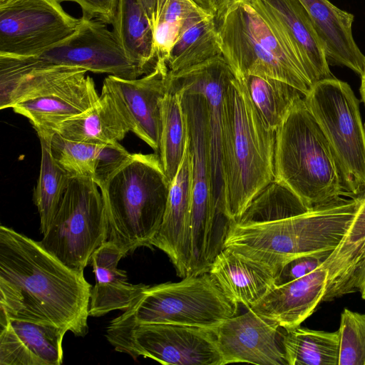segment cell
Masks as SVG:
<instances>
[{
  "label": "cell",
  "mask_w": 365,
  "mask_h": 365,
  "mask_svg": "<svg viewBox=\"0 0 365 365\" xmlns=\"http://www.w3.org/2000/svg\"><path fill=\"white\" fill-rule=\"evenodd\" d=\"M91 285L39 243L0 227V309L8 317L51 324L84 336Z\"/></svg>",
  "instance_id": "6da1fadb"
},
{
  "label": "cell",
  "mask_w": 365,
  "mask_h": 365,
  "mask_svg": "<svg viewBox=\"0 0 365 365\" xmlns=\"http://www.w3.org/2000/svg\"><path fill=\"white\" fill-rule=\"evenodd\" d=\"M275 136L235 74L224 93L221 160L225 212L232 222L274 180Z\"/></svg>",
  "instance_id": "7a4b0ae2"
},
{
  "label": "cell",
  "mask_w": 365,
  "mask_h": 365,
  "mask_svg": "<svg viewBox=\"0 0 365 365\" xmlns=\"http://www.w3.org/2000/svg\"><path fill=\"white\" fill-rule=\"evenodd\" d=\"M359 203V197H340L291 217L247 225L231 223L224 247L277 272L298 257L334 250L350 226Z\"/></svg>",
  "instance_id": "3957f363"
},
{
  "label": "cell",
  "mask_w": 365,
  "mask_h": 365,
  "mask_svg": "<svg viewBox=\"0 0 365 365\" xmlns=\"http://www.w3.org/2000/svg\"><path fill=\"white\" fill-rule=\"evenodd\" d=\"M170 182L158 154L133 153L99 187L108 240L125 257L151 242L163 222Z\"/></svg>",
  "instance_id": "277c9868"
},
{
  "label": "cell",
  "mask_w": 365,
  "mask_h": 365,
  "mask_svg": "<svg viewBox=\"0 0 365 365\" xmlns=\"http://www.w3.org/2000/svg\"><path fill=\"white\" fill-rule=\"evenodd\" d=\"M222 55L235 74L270 77L304 96L312 85L285 30L260 0L232 8L217 26Z\"/></svg>",
  "instance_id": "5b68a950"
},
{
  "label": "cell",
  "mask_w": 365,
  "mask_h": 365,
  "mask_svg": "<svg viewBox=\"0 0 365 365\" xmlns=\"http://www.w3.org/2000/svg\"><path fill=\"white\" fill-rule=\"evenodd\" d=\"M274 180L309 207L343 196L331 148L304 96L294 101L276 130Z\"/></svg>",
  "instance_id": "8992f818"
},
{
  "label": "cell",
  "mask_w": 365,
  "mask_h": 365,
  "mask_svg": "<svg viewBox=\"0 0 365 365\" xmlns=\"http://www.w3.org/2000/svg\"><path fill=\"white\" fill-rule=\"evenodd\" d=\"M180 93L192 159L190 274L208 272L224 248L232 222L216 204L212 187L207 103L200 93Z\"/></svg>",
  "instance_id": "52a82bcc"
},
{
  "label": "cell",
  "mask_w": 365,
  "mask_h": 365,
  "mask_svg": "<svg viewBox=\"0 0 365 365\" xmlns=\"http://www.w3.org/2000/svg\"><path fill=\"white\" fill-rule=\"evenodd\" d=\"M209 272L148 287L108 327L173 324L214 329L238 313Z\"/></svg>",
  "instance_id": "ba28073f"
},
{
  "label": "cell",
  "mask_w": 365,
  "mask_h": 365,
  "mask_svg": "<svg viewBox=\"0 0 365 365\" xmlns=\"http://www.w3.org/2000/svg\"><path fill=\"white\" fill-rule=\"evenodd\" d=\"M304 98L329 144L343 196L359 197L365 192V128L359 99L347 83L334 77L314 83Z\"/></svg>",
  "instance_id": "9c48e42d"
},
{
  "label": "cell",
  "mask_w": 365,
  "mask_h": 365,
  "mask_svg": "<svg viewBox=\"0 0 365 365\" xmlns=\"http://www.w3.org/2000/svg\"><path fill=\"white\" fill-rule=\"evenodd\" d=\"M108 232L98 186L91 179L73 178L39 243L67 267L83 273L93 253L108 240Z\"/></svg>",
  "instance_id": "30bf717a"
},
{
  "label": "cell",
  "mask_w": 365,
  "mask_h": 365,
  "mask_svg": "<svg viewBox=\"0 0 365 365\" xmlns=\"http://www.w3.org/2000/svg\"><path fill=\"white\" fill-rule=\"evenodd\" d=\"M115 351L172 365H224L212 330L173 324L108 327Z\"/></svg>",
  "instance_id": "8fae6325"
},
{
  "label": "cell",
  "mask_w": 365,
  "mask_h": 365,
  "mask_svg": "<svg viewBox=\"0 0 365 365\" xmlns=\"http://www.w3.org/2000/svg\"><path fill=\"white\" fill-rule=\"evenodd\" d=\"M63 0H15L0 4V55L37 56L73 34L81 22Z\"/></svg>",
  "instance_id": "7c38bea8"
},
{
  "label": "cell",
  "mask_w": 365,
  "mask_h": 365,
  "mask_svg": "<svg viewBox=\"0 0 365 365\" xmlns=\"http://www.w3.org/2000/svg\"><path fill=\"white\" fill-rule=\"evenodd\" d=\"M87 71L74 67L24 96L11 107L26 118L38 138H52L63 122L89 109L98 99Z\"/></svg>",
  "instance_id": "4fadbf2b"
},
{
  "label": "cell",
  "mask_w": 365,
  "mask_h": 365,
  "mask_svg": "<svg viewBox=\"0 0 365 365\" xmlns=\"http://www.w3.org/2000/svg\"><path fill=\"white\" fill-rule=\"evenodd\" d=\"M33 56L49 63L126 79H135L143 75L128 57L113 31L96 19L81 17V22L73 34Z\"/></svg>",
  "instance_id": "5bb4252c"
},
{
  "label": "cell",
  "mask_w": 365,
  "mask_h": 365,
  "mask_svg": "<svg viewBox=\"0 0 365 365\" xmlns=\"http://www.w3.org/2000/svg\"><path fill=\"white\" fill-rule=\"evenodd\" d=\"M234 76L227 61L219 55L177 73L168 71L167 79L168 90L200 93L207 101L212 194L224 212L221 168L223 101L226 86Z\"/></svg>",
  "instance_id": "9a60e30c"
},
{
  "label": "cell",
  "mask_w": 365,
  "mask_h": 365,
  "mask_svg": "<svg viewBox=\"0 0 365 365\" xmlns=\"http://www.w3.org/2000/svg\"><path fill=\"white\" fill-rule=\"evenodd\" d=\"M168 68L157 61L150 73L135 79L108 75L102 92L113 98L130 130L157 153L161 130V101L167 91Z\"/></svg>",
  "instance_id": "2e32d148"
},
{
  "label": "cell",
  "mask_w": 365,
  "mask_h": 365,
  "mask_svg": "<svg viewBox=\"0 0 365 365\" xmlns=\"http://www.w3.org/2000/svg\"><path fill=\"white\" fill-rule=\"evenodd\" d=\"M281 328L248 309L224 321L212 331L224 365H288L283 344L284 331Z\"/></svg>",
  "instance_id": "e0dca14e"
},
{
  "label": "cell",
  "mask_w": 365,
  "mask_h": 365,
  "mask_svg": "<svg viewBox=\"0 0 365 365\" xmlns=\"http://www.w3.org/2000/svg\"><path fill=\"white\" fill-rule=\"evenodd\" d=\"M191 204L192 159L188 137L181 164L170 185L163 222L151 242L152 247L168 256L182 278L190 275Z\"/></svg>",
  "instance_id": "ac0fdd59"
},
{
  "label": "cell",
  "mask_w": 365,
  "mask_h": 365,
  "mask_svg": "<svg viewBox=\"0 0 365 365\" xmlns=\"http://www.w3.org/2000/svg\"><path fill=\"white\" fill-rule=\"evenodd\" d=\"M0 365H60L66 329L13 319L1 312Z\"/></svg>",
  "instance_id": "d6986e66"
},
{
  "label": "cell",
  "mask_w": 365,
  "mask_h": 365,
  "mask_svg": "<svg viewBox=\"0 0 365 365\" xmlns=\"http://www.w3.org/2000/svg\"><path fill=\"white\" fill-rule=\"evenodd\" d=\"M328 270L319 267L311 273L276 287L251 309L284 329L300 324L322 302Z\"/></svg>",
  "instance_id": "ffe728a7"
},
{
  "label": "cell",
  "mask_w": 365,
  "mask_h": 365,
  "mask_svg": "<svg viewBox=\"0 0 365 365\" xmlns=\"http://www.w3.org/2000/svg\"><path fill=\"white\" fill-rule=\"evenodd\" d=\"M208 272L230 299L248 309L276 287L274 268L228 247L216 256Z\"/></svg>",
  "instance_id": "44dd1931"
},
{
  "label": "cell",
  "mask_w": 365,
  "mask_h": 365,
  "mask_svg": "<svg viewBox=\"0 0 365 365\" xmlns=\"http://www.w3.org/2000/svg\"><path fill=\"white\" fill-rule=\"evenodd\" d=\"M298 1L324 43L329 63L346 66L361 76L365 70V56L353 36L354 15L329 0Z\"/></svg>",
  "instance_id": "7402d4cb"
},
{
  "label": "cell",
  "mask_w": 365,
  "mask_h": 365,
  "mask_svg": "<svg viewBox=\"0 0 365 365\" xmlns=\"http://www.w3.org/2000/svg\"><path fill=\"white\" fill-rule=\"evenodd\" d=\"M123 253L113 243L106 241L91 255L96 284L91 288L89 316L101 317L116 309L125 311L149 286L132 284L125 271L118 264Z\"/></svg>",
  "instance_id": "603a6c76"
},
{
  "label": "cell",
  "mask_w": 365,
  "mask_h": 365,
  "mask_svg": "<svg viewBox=\"0 0 365 365\" xmlns=\"http://www.w3.org/2000/svg\"><path fill=\"white\" fill-rule=\"evenodd\" d=\"M51 152L71 178L91 179L98 187L131 155L120 143L96 145L73 141L56 133L51 139Z\"/></svg>",
  "instance_id": "cb8c5ba5"
},
{
  "label": "cell",
  "mask_w": 365,
  "mask_h": 365,
  "mask_svg": "<svg viewBox=\"0 0 365 365\" xmlns=\"http://www.w3.org/2000/svg\"><path fill=\"white\" fill-rule=\"evenodd\" d=\"M359 197L356 215L337 247L322 264L328 275L322 302L356 292L365 267V192Z\"/></svg>",
  "instance_id": "d4e9b609"
},
{
  "label": "cell",
  "mask_w": 365,
  "mask_h": 365,
  "mask_svg": "<svg viewBox=\"0 0 365 365\" xmlns=\"http://www.w3.org/2000/svg\"><path fill=\"white\" fill-rule=\"evenodd\" d=\"M277 19L294 45L313 86L334 77L322 41L298 0H260Z\"/></svg>",
  "instance_id": "484cf974"
},
{
  "label": "cell",
  "mask_w": 365,
  "mask_h": 365,
  "mask_svg": "<svg viewBox=\"0 0 365 365\" xmlns=\"http://www.w3.org/2000/svg\"><path fill=\"white\" fill-rule=\"evenodd\" d=\"M130 131L113 98L101 91L89 109L61 123L56 133L73 141L109 145L120 143Z\"/></svg>",
  "instance_id": "4316f807"
},
{
  "label": "cell",
  "mask_w": 365,
  "mask_h": 365,
  "mask_svg": "<svg viewBox=\"0 0 365 365\" xmlns=\"http://www.w3.org/2000/svg\"><path fill=\"white\" fill-rule=\"evenodd\" d=\"M222 55L217 25L213 15L199 9L185 21L166 64L177 73Z\"/></svg>",
  "instance_id": "83f0119b"
},
{
  "label": "cell",
  "mask_w": 365,
  "mask_h": 365,
  "mask_svg": "<svg viewBox=\"0 0 365 365\" xmlns=\"http://www.w3.org/2000/svg\"><path fill=\"white\" fill-rule=\"evenodd\" d=\"M112 26L113 32L130 61L143 75L152 71L157 63L153 26L140 0H118Z\"/></svg>",
  "instance_id": "f1b7e54d"
},
{
  "label": "cell",
  "mask_w": 365,
  "mask_h": 365,
  "mask_svg": "<svg viewBox=\"0 0 365 365\" xmlns=\"http://www.w3.org/2000/svg\"><path fill=\"white\" fill-rule=\"evenodd\" d=\"M187 139V124L180 93L167 88L161 101V130L158 154L170 183L181 164Z\"/></svg>",
  "instance_id": "f546056e"
},
{
  "label": "cell",
  "mask_w": 365,
  "mask_h": 365,
  "mask_svg": "<svg viewBox=\"0 0 365 365\" xmlns=\"http://www.w3.org/2000/svg\"><path fill=\"white\" fill-rule=\"evenodd\" d=\"M339 331L329 332L300 326L284 330L283 344L288 365H339Z\"/></svg>",
  "instance_id": "4dcf8cb0"
},
{
  "label": "cell",
  "mask_w": 365,
  "mask_h": 365,
  "mask_svg": "<svg viewBox=\"0 0 365 365\" xmlns=\"http://www.w3.org/2000/svg\"><path fill=\"white\" fill-rule=\"evenodd\" d=\"M51 138L40 137L41 160L34 201L40 216V230L43 235L53 220L71 178L55 161L51 152Z\"/></svg>",
  "instance_id": "1f68e13d"
},
{
  "label": "cell",
  "mask_w": 365,
  "mask_h": 365,
  "mask_svg": "<svg viewBox=\"0 0 365 365\" xmlns=\"http://www.w3.org/2000/svg\"><path fill=\"white\" fill-rule=\"evenodd\" d=\"M240 76L258 112L275 131L294 101L304 96L296 88L278 79L255 75Z\"/></svg>",
  "instance_id": "d6a6232c"
},
{
  "label": "cell",
  "mask_w": 365,
  "mask_h": 365,
  "mask_svg": "<svg viewBox=\"0 0 365 365\" xmlns=\"http://www.w3.org/2000/svg\"><path fill=\"white\" fill-rule=\"evenodd\" d=\"M311 208L287 187L273 180L232 223L247 225L265 222L299 215Z\"/></svg>",
  "instance_id": "836d02e7"
},
{
  "label": "cell",
  "mask_w": 365,
  "mask_h": 365,
  "mask_svg": "<svg viewBox=\"0 0 365 365\" xmlns=\"http://www.w3.org/2000/svg\"><path fill=\"white\" fill-rule=\"evenodd\" d=\"M200 8L192 0H163L153 27L157 61L167 62L185 20Z\"/></svg>",
  "instance_id": "e575fe53"
},
{
  "label": "cell",
  "mask_w": 365,
  "mask_h": 365,
  "mask_svg": "<svg viewBox=\"0 0 365 365\" xmlns=\"http://www.w3.org/2000/svg\"><path fill=\"white\" fill-rule=\"evenodd\" d=\"M338 331L339 365H365V314L344 309Z\"/></svg>",
  "instance_id": "d590c367"
},
{
  "label": "cell",
  "mask_w": 365,
  "mask_h": 365,
  "mask_svg": "<svg viewBox=\"0 0 365 365\" xmlns=\"http://www.w3.org/2000/svg\"><path fill=\"white\" fill-rule=\"evenodd\" d=\"M332 252L333 250H327L306 255L288 262L277 272L276 287L283 285L311 273L321 267Z\"/></svg>",
  "instance_id": "8d00e7d4"
},
{
  "label": "cell",
  "mask_w": 365,
  "mask_h": 365,
  "mask_svg": "<svg viewBox=\"0 0 365 365\" xmlns=\"http://www.w3.org/2000/svg\"><path fill=\"white\" fill-rule=\"evenodd\" d=\"M76 2L82 10V17L98 19L106 24L113 22L118 0H69Z\"/></svg>",
  "instance_id": "74e56055"
},
{
  "label": "cell",
  "mask_w": 365,
  "mask_h": 365,
  "mask_svg": "<svg viewBox=\"0 0 365 365\" xmlns=\"http://www.w3.org/2000/svg\"><path fill=\"white\" fill-rule=\"evenodd\" d=\"M246 0H215V19L218 25L227 14L236 5L245 2Z\"/></svg>",
  "instance_id": "f35d334b"
},
{
  "label": "cell",
  "mask_w": 365,
  "mask_h": 365,
  "mask_svg": "<svg viewBox=\"0 0 365 365\" xmlns=\"http://www.w3.org/2000/svg\"><path fill=\"white\" fill-rule=\"evenodd\" d=\"M163 0H140L145 12L154 27Z\"/></svg>",
  "instance_id": "ab89813d"
},
{
  "label": "cell",
  "mask_w": 365,
  "mask_h": 365,
  "mask_svg": "<svg viewBox=\"0 0 365 365\" xmlns=\"http://www.w3.org/2000/svg\"><path fill=\"white\" fill-rule=\"evenodd\" d=\"M200 8L215 17V0H192Z\"/></svg>",
  "instance_id": "60d3db41"
},
{
  "label": "cell",
  "mask_w": 365,
  "mask_h": 365,
  "mask_svg": "<svg viewBox=\"0 0 365 365\" xmlns=\"http://www.w3.org/2000/svg\"><path fill=\"white\" fill-rule=\"evenodd\" d=\"M356 291L361 293V297L365 299V267L362 270L356 284Z\"/></svg>",
  "instance_id": "b9f144b4"
},
{
  "label": "cell",
  "mask_w": 365,
  "mask_h": 365,
  "mask_svg": "<svg viewBox=\"0 0 365 365\" xmlns=\"http://www.w3.org/2000/svg\"><path fill=\"white\" fill-rule=\"evenodd\" d=\"M360 93L361 96V100L365 106V70L361 76Z\"/></svg>",
  "instance_id": "7bdbcfd3"
},
{
  "label": "cell",
  "mask_w": 365,
  "mask_h": 365,
  "mask_svg": "<svg viewBox=\"0 0 365 365\" xmlns=\"http://www.w3.org/2000/svg\"><path fill=\"white\" fill-rule=\"evenodd\" d=\"M15 0H0V4H6L7 2H10Z\"/></svg>",
  "instance_id": "ee69618b"
},
{
  "label": "cell",
  "mask_w": 365,
  "mask_h": 365,
  "mask_svg": "<svg viewBox=\"0 0 365 365\" xmlns=\"http://www.w3.org/2000/svg\"><path fill=\"white\" fill-rule=\"evenodd\" d=\"M364 128H365V125H364Z\"/></svg>",
  "instance_id": "f6af8a7d"
}]
</instances>
